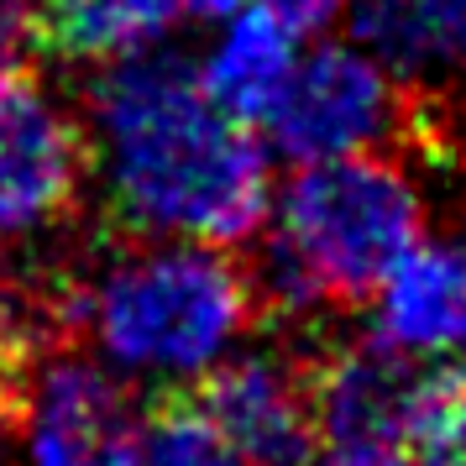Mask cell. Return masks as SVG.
<instances>
[{
	"instance_id": "7",
	"label": "cell",
	"mask_w": 466,
	"mask_h": 466,
	"mask_svg": "<svg viewBox=\"0 0 466 466\" xmlns=\"http://www.w3.org/2000/svg\"><path fill=\"white\" fill-rule=\"evenodd\" d=\"M205 420L247 466H304L319 445L309 372L283 351L241 346L194 388Z\"/></svg>"
},
{
	"instance_id": "6",
	"label": "cell",
	"mask_w": 466,
	"mask_h": 466,
	"mask_svg": "<svg viewBox=\"0 0 466 466\" xmlns=\"http://www.w3.org/2000/svg\"><path fill=\"white\" fill-rule=\"evenodd\" d=\"M11 466H116L131 441V399L89 351H43L11 378Z\"/></svg>"
},
{
	"instance_id": "3",
	"label": "cell",
	"mask_w": 466,
	"mask_h": 466,
	"mask_svg": "<svg viewBox=\"0 0 466 466\" xmlns=\"http://www.w3.org/2000/svg\"><path fill=\"white\" fill-rule=\"evenodd\" d=\"M430 226L420 173L393 152L294 163L262 215L257 289L289 315L346 309L372 294Z\"/></svg>"
},
{
	"instance_id": "14",
	"label": "cell",
	"mask_w": 466,
	"mask_h": 466,
	"mask_svg": "<svg viewBox=\"0 0 466 466\" xmlns=\"http://www.w3.org/2000/svg\"><path fill=\"white\" fill-rule=\"evenodd\" d=\"M127 456L137 466H247L226 435L205 420V409H163L131 424Z\"/></svg>"
},
{
	"instance_id": "10",
	"label": "cell",
	"mask_w": 466,
	"mask_h": 466,
	"mask_svg": "<svg viewBox=\"0 0 466 466\" xmlns=\"http://www.w3.org/2000/svg\"><path fill=\"white\" fill-rule=\"evenodd\" d=\"M236 0H32V22L74 58L110 64L163 47L189 26H210Z\"/></svg>"
},
{
	"instance_id": "13",
	"label": "cell",
	"mask_w": 466,
	"mask_h": 466,
	"mask_svg": "<svg viewBox=\"0 0 466 466\" xmlns=\"http://www.w3.org/2000/svg\"><path fill=\"white\" fill-rule=\"evenodd\" d=\"M64 319L68 299H58V289L32 273H0V378L11 382L43 351H53Z\"/></svg>"
},
{
	"instance_id": "11",
	"label": "cell",
	"mask_w": 466,
	"mask_h": 466,
	"mask_svg": "<svg viewBox=\"0 0 466 466\" xmlns=\"http://www.w3.org/2000/svg\"><path fill=\"white\" fill-rule=\"evenodd\" d=\"M340 16L403 85L466 79V0H346Z\"/></svg>"
},
{
	"instance_id": "4",
	"label": "cell",
	"mask_w": 466,
	"mask_h": 466,
	"mask_svg": "<svg viewBox=\"0 0 466 466\" xmlns=\"http://www.w3.org/2000/svg\"><path fill=\"white\" fill-rule=\"evenodd\" d=\"M403 121H409V85L388 64H378L357 37H330V32L299 53L252 116L268 152L289 163L382 152L403 137Z\"/></svg>"
},
{
	"instance_id": "17",
	"label": "cell",
	"mask_w": 466,
	"mask_h": 466,
	"mask_svg": "<svg viewBox=\"0 0 466 466\" xmlns=\"http://www.w3.org/2000/svg\"><path fill=\"white\" fill-rule=\"evenodd\" d=\"M116 466H137V461H131V456H127V451H121V456H116Z\"/></svg>"
},
{
	"instance_id": "15",
	"label": "cell",
	"mask_w": 466,
	"mask_h": 466,
	"mask_svg": "<svg viewBox=\"0 0 466 466\" xmlns=\"http://www.w3.org/2000/svg\"><path fill=\"white\" fill-rule=\"evenodd\" d=\"M304 466H424L403 441H319Z\"/></svg>"
},
{
	"instance_id": "1",
	"label": "cell",
	"mask_w": 466,
	"mask_h": 466,
	"mask_svg": "<svg viewBox=\"0 0 466 466\" xmlns=\"http://www.w3.org/2000/svg\"><path fill=\"white\" fill-rule=\"evenodd\" d=\"M89 184L131 236L236 247L273 199V152L257 127L163 47L110 58L85 95Z\"/></svg>"
},
{
	"instance_id": "8",
	"label": "cell",
	"mask_w": 466,
	"mask_h": 466,
	"mask_svg": "<svg viewBox=\"0 0 466 466\" xmlns=\"http://www.w3.org/2000/svg\"><path fill=\"white\" fill-rule=\"evenodd\" d=\"M367 336L393 357L435 367L466 340V241L424 231L409 252L372 283Z\"/></svg>"
},
{
	"instance_id": "2",
	"label": "cell",
	"mask_w": 466,
	"mask_h": 466,
	"mask_svg": "<svg viewBox=\"0 0 466 466\" xmlns=\"http://www.w3.org/2000/svg\"><path fill=\"white\" fill-rule=\"evenodd\" d=\"M85 351L127 393H194L257 325V278L210 241L137 236L68 294Z\"/></svg>"
},
{
	"instance_id": "16",
	"label": "cell",
	"mask_w": 466,
	"mask_h": 466,
	"mask_svg": "<svg viewBox=\"0 0 466 466\" xmlns=\"http://www.w3.org/2000/svg\"><path fill=\"white\" fill-rule=\"evenodd\" d=\"M32 43H37V22H32V11L11 5V0H0V79L26 74Z\"/></svg>"
},
{
	"instance_id": "12",
	"label": "cell",
	"mask_w": 466,
	"mask_h": 466,
	"mask_svg": "<svg viewBox=\"0 0 466 466\" xmlns=\"http://www.w3.org/2000/svg\"><path fill=\"white\" fill-rule=\"evenodd\" d=\"M205 32H210V43H205L194 68H199L205 89L220 95L231 110H241L247 121L278 89L289 64L309 47V37H299L294 26L278 11H268L262 0H236L231 11L220 22H210Z\"/></svg>"
},
{
	"instance_id": "5",
	"label": "cell",
	"mask_w": 466,
	"mask_h": 466,
	"mask_svg": "<svg viewBox=\"0 0 466 466\" xmlns=\"http://www.w3.org/2000/svg\"><path fill=\"white\" fill-rule=\"evenodd\" d=\"M89 184L79 110L26 74L0 79V247H37Z\"/></svg>"
},
{
	"instance_id": "9",
	"label": "cell",
	"mask_w": 466,
	"mask_h": 466,
	"mask_svg": "<svg viewBox=\"0 0 466 466\" xmlns=\"http://www.w3.org/2000/svg\"><path fill=\"white\" fill-rule=\"evenodd\" d=\"M435 372L420 361L393 357L388 346L367 336L357 346H340L309 372L315 388L319 441H414L420 414L430 403Z\"/></svg>"
}]
</instances>
